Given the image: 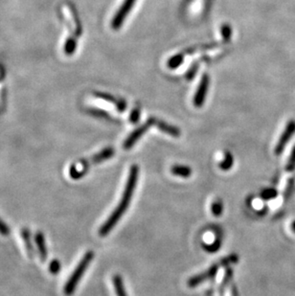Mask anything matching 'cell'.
<instances>
[{
	"label": "cell",
	"mask_w": 295,
	"mask_h": 296,
	"mask_svg": "<svg viewBox=\"0 0 295 296\" xmlns=\"http://www.w3.org/2000/svg\"><path fill=\"white\" fill-rule=\"evenodd\" d=\"M233 164V155L229 151H226L224 153L223 160L221 161V163H220V168H221L222 171H228V170H230L232 168Z\"/></svg>",
	"instance_id": "14"
},
{
	"label": "cell",
	"mask_w": 295,
	"mask_h": 296,
	"mask_svg": "<svg viewBox=\"0 0 295 296\" xmlns=\"http://www.w3.org/2000/svg\"><path fill=\"white\" fill-rule=\"evenodd\" d=\"M209 83V76L207 74L203 75L200 79L197 92H196V94L194 96V100H193L194 106L196 108H201L203 106L205 99H206V95H207Z\"/></svg>",
	"instance_id": "7"
},
{
	"label": "cell",
	"mask_w": 295,
	"mask_h": 296,
	"mask_svg": "<svg viewBox=\"0 0 295 296\" xmlns=\"http://www.w3.org/2000/svg\"><path fill=\"white\" fill-rule=\"evenodd\" d=\"M89 114L98 117V118H105V119H111V116L106 112V111H101V110H97V109H91L88 110Z\"/></svg>",
	"instance_id": "22"
},
{
	"label": "cell",
	"mask_w": 295,
	"mask_h": 296,
	"mask_svg": "<svg viewBox=\"0 0 295 296\" xmlns=\"http://www.w3.org/2000/svg\"><path fill=\"white\" fill-rule=\"evenodd\" d=\"M113 285H114V289H115L117 296H127V293L124 288L123 280H122L121 276L115 275L113 277Z\"/></svg>",
	"instance_id": "13"
},
{
	"label": "cell",
	"mask_w": 295,
	"mask_h": 296,
	"mask_svg": "<svg viewBox=\"0 0 295 296\" xmlns=\"http://www.w3.org/2000/svg\"><path fill=\"white\" fill-rule=\"evenodd\" d=\"M9 233H10L9 226L0 219V234L7 236V235H9Z\"/></svg>",
	"instance_id": "27"
},
{
	"label": "cell",
	"mask_w": 295,
	"mask_h": 296,
	"mask_svg": "<svg viewBox=\"0 0 295 296\" xmlns=\"http://www.w3.org/2000/svg\"><path fill=\"white\" fill-rule=\"evenodd\" d=\"M138 173L139 169L137 165H133L131 167L129 177L127 180V184L125 186L123 195L121 197V200L117 207L113 210L112 214L109 217L107 222H105L100 230H99V235L101 237H105L111 232V230L114 228V226L120 221V219L123 217L124 214L129 208L130 203L132 201L133 196L136 191V184H137V179H138Z\"/></svg>",
	"instance_id": "1"
},
{
	"label": "cell",
	"mask_w": 295,
	"mask_h": 296,
	"mask_svg": "<svg viewBox=\"0 0 295 296\" xmlns=\"http://www.w3.org/2000/svg\"><path fill=\"white\" fill-rule=\"evenodd\" d=\"M115 153V150L112 147H108V148L102 149L100 152L96 153L95 155L87 158V159H83V160L78 161L71 165L69 169V175L73 179H79L82 178L87 172L92 164H99L104 161L108 160L111 158Z\"/></svg>",
	"instance_id": "2"
},
{
	"label": "cell",
	"mask_w": 295,
	"mask_h": 296,
	"mask_svg": "<svg viewBox=\"0 0 295 296\" xmlns=\"http://www.w3.org/2000/svg\"><path fill=\"white\" fill-rule=\"evenodd\" d=\"M171 173L175 176L187 178V177L191 176L192 169L188 166H184V165H173L171 168Z\"/></svg>",
	"instance_id": "11"
},
{
	"label": "cell",
	"mask_w": 295,
	"mask_h": 296,
	"mask_svg": "<svg viewBox=\"0 0 295 296\" xmlns=\"http://www.w3.org/2000/svg\"><path fill=\"white\" fill-rule=\"evenodd\" d=\"M155 119L156 118H153V117H150L147 120V122L145 124H143L141 127L137 128L136 131H134L130 136L125 140L123 144V148L125 149H130L131 148H133L135 145H136V142L144 136L146 133H147L148 130L151 127V126H154L155 123Z\"/></svg>",
	"instance_id": "4"
},
{
	"label": "cell",
	"mask_w": 295,
	"mask_h": 296,
	"mask_svg": "<svg viewBox=\"0 0 295 296\" xmlns=\"http://www.w3.org/2000/svg\"><path fill=\"white\" fill-rule=\"evenodd\" d=\"M295 134V120H291L286 126V129L280 137L276 147H275V154L280 155L284 151V148L287 144L290 142L292 137Z\"/></svg>",
	"instance_id": "8"
},
{
	"label": "cell",
	"mask_w": 295,
	"mask_h": 296,
	"mask_svg": "<svg viewBox=\"0 0 295 296\" xmlns=\"http://www.w3.org/2000/svg\"><path fill=\"white\" fill-rule=\"evenodd\" d=\"M140 119V110L138 108H136L135 110H133L131 115H130V121L132 124H136Z\"/></svg>",
	"instance_id": "26"
},
{
	"label": "cell",
	"mask_w": 295,
	"mask_h": 296,
	"mask_svg": "<svg viewBox=\"0 0 295 296\" xmlns=\"http://www.w3.org/2000/svg\"><path fill=\"white\" fill-rule=\"evenodd\" d=\"M211 210H212V213L215 217H220L221 214H222V211H223V205H222V202H221L220 199H217L216 201H214L212 203V206H211Z\"/></svg>",
	"instance_id": "17"
},
{
	"label": "cell",
	"mask_w": 295,
	"mask_h": 296,
	"mask_svg": "<svg viewBox=\"0 0 295 296\" xmlns=\"http://www.w3.org/2000/svg\"><path fill=\"white\" fill-rule=\"evenodd\" d=\"M185 1H186V2H187V3H189V2H190V1H191V0H185Z\"/></svg>",
	"instance_id": "30"
},
{
	"label": "cell",
	"mask_w": 295,
	"mask_h": 296,
	"mask_svg": "<svg viewBox=\"0 0 295 296\" xmlns=\"http://www.w3.org/2000/svg\"><path fill=\"white\" fill-rule=\"evenodd\" d=\"M136 0H124L121 7L119 10L114 14L112 21H111V27L113 30H119L121 26L123 25L125 19L129 15L130 12L132 11L134 5L136 4Z\"/></svg>",
	"instance_id": "5"
},
{
	"label": "cell",
	"mask_w": 295,
	"mask_h": 296,
	"mask_svg": "<svg viewBox=\"0 0 295 296\" xmlns=\"http://www.w3.org/2000/svg\"><path fill=\"white\" fill-rule=\"evenodd\" d=\"M95 95L97 96V98L102 99V100H104V101H107V102H109V103H112V104H114L115 106L118 104V102H119V99L117 100L116 98H114L113 96H111L110 94H108V93H102V92H96L95 93Z\"/></svg>",
	"instance_id": "21"
},
{
	"label": "cell",
	"mask_w": 295,
	"mask_h": 296,
	"mask_svg": "<svg viewBox=\"0 0 295 296\" xmlns=\"http://www.w3.org/2000/svg\"><path fill=\"white\" fill-rule=\"evenodd\" d=\"M21 236H22V239L24 241L25 247H26L28 256L30 258H32L34 256V248H33V246L31 244V235H30L29 229L28 228H23L21 230Z\"/></svg>",
	"instance_id": "12"
},
{
	"label": "cell",
	"mask_w": 295,
	"mask_h": 296,
	"mask_svg": "<svg viewBox=\"0 0 295 296\" xmlns=\"http://www.w3.org/2000/svg\"><path fill=\"white\" fill-rule=\"evenodd\" d=\"M221 37L224 41H229L232 36V29L228 24H223L221 28Z\"/></svg>",
	"instance_id": "18"
},
{
	"label": "cell",
	"mask_w": 295,
	"mask_h": 296,
	"mask_svg": "<svg viewBox=\"0 0 295 296\" xmlns=\"http://www.w3.org/2000/svg\"><path fill=\"white\" fill-rule=\"evenodd\" d=\"M49 271L52 274H58L61 271V263L58 260H54L50 263Z\"/></svg>",
	"instance_id": "24"
},
{
	"label": "cell",
	"mask_w": 295,
	"mask_h": 296,
	"mask_svg": "<svg viewBox=\"0 0 295 296\" xmlns=\"http://www.w3.org/2000/svg\"><path fill=\"white\" fill-rule=\"evenodd\" d=\"M292 229H293V231L295 233V221L293 222V224H292Z\"/></svg>",
	"instance_id": "29"
},
{
	"label": "cell",
	"mask_w": 295,
	"mask_h": 296,
	"mask_svg": "<svg viewBox=\"0 0 295 296\" xmlns=\"http://www.w3.org/2000/svg\"><path fill=\"white\" fill-rule=\"evenodd\" d=\"M183 62H184L183 54H176L169 59L167 65L170 69H176L178 66H180L183 63Z\"/></svg>",
	"instance_id": "15"
},
{
	"label": "cell",
	"mask_w": 295,
	"mask_h": 296,
	"mask_svg": "<svg viewBox=\"0 0 295 296\" xmlns=\"http://www.w3.org/2000/svg\"><path fill=\"white\" fill-rule=\"evenodd\" d=\"M116 108L120 112H123L127 110V102L123 99H119V102L116 105Z\"/></svg>",
	"instance_id": "28"
},
{
	"label": "cell",
	"mask_w": 295,
	"mask_h": 296,
	"mask_svg": "<svg viewBox=\"0 0 295 296\" xmlns=\"http://www.w3.org/2000/svg\"><path fill=\"white\" fill-rule=\"evenodd\" d=\"M221 267H222V265H221V263L220 262V263L215 264L212 267H210L207 271H205V272H202V273H200L198 275H196V276H193L192 278L189 279L188 286L190 288H195V287H197L198 285L204 283L205 281H207L209 279H213L216 276L217 272H218L219 269Z\"/></svg>",
	"instance_id": "6"
},
{
	"label": "cell",
	"mask_w": 295,
	"mask_h": 296,
	"mask_svg": "<svg viewBox=\"0 0 295 296\" xmlns=\"http://www.w3.org/2000/svg\"><path fill=\"white\" fill-rule=\"evenodd\" d=\"M93 258H94L93 251H91V250L87 251L85 254V256L81 260V262L76 267L75 271L71 274V276L69 277V279L67 280L66 284L63 288V293H64L65 296H69L73 295L77 286L79 284V282L81 281V279L83 278L85 272L88 269V267H89L90 263L92 262Z\"/></svg>",
	"instance_id": "3"
},
{
	"label": "cell",
	"mask_w": 295,
	"mask_h": 296,
	"mask_svg": "<svg viewBox=\"0 0 295 296\" xmlns=\"http://www.w3.org/2000/svg\"><path fill=\"white\" fill-rule=\"evenodd\" d=\"M278 193L275 189H266L261 193V197L265 200H270L277 197Z\"/></svg>",
	"instance_id": "19"
},
{
	"label": "cell",
	"mask_w": 295,
	"mask_h": 296,
	"mask_svg": "<svg viewBox=\"0 0 295 296\" xmlns=\"http://www.w3.org/2000/svg\"><path fill=\"white\" fill-rule=\"evenodd\" d=\"M35 241L37 244V250L39 253V257H40V261L43 263L47 259V248H46V245H45V239H44V235L41 232H37L36 236H35Z\"/></svg>",
	"instance_id": "10"
},
{
	"label": "cell",
	"mask_w": 295,
	"mask_h": 296,
	"mask_svg": "<svg viewBox=\"0 0 295 296\" xmlns=\"http://www.w3.org/2000/svg\"><path fill=\"white\" fill-rule=\"evenodd\" d=\"M197 70H198V62H195L193 65H192V67L189 69V71L187 72V74H186V78L188 79V80H192L196 74H197Z\"/></svg>",
	"instance_id": "25"
},
{
	"label": "cell",
	"mask_w": 295,
	"mask_h": 296,
	"mask_svg": "<svg viewBox=\"0 0 295 296\" xmlns=\"http://www.w3.org/2000/svg\"><path fill=\"white\" fill-rule=\"evenodd\" d=\"M154 126H156L161 132L169 135V136H172V137H179L181 135V132L178 128L172 126L170 124L166 123L164 121H161L158 119H155V123Z\"/></svg>",
	"instance_id": "9"
},
{
	"label": "cell",
	"mask_w": 295,
	"mask_h": 296,
	"mask_svg": "<svg viewBox=\"0 0 295 296\" xmlns=\"http://www.w3.org/2000/svg\"><path fill=\"white\" fill-rule=\"evenodd\" d=\"M221 247V237H219V238H217L215 241H214V243L212 244V245H210V246H204V248H205V250L207 251V252H211V253H214V252H217Z\"/></svg>",
	"instance_id": "20"
},
{
	"label": "cell",
	"mask_w": 295,
	"mask_h": 296,
	"mask_svg": "<svg viewBox=\"0 0 295 296\" xmlns=\"http://www.w3.org/2000/svg\"><path fill=\"white\" fill-rule=\"evenodd\" d=\"M286 170L288 172H293V171H295V146L293 148L292 154H291L289 162H288V164L286 166Z\"/></svg>",
	"instance_id": "23"
},
{
	"label": "cell",
	"mask_w": 295,
	"mask_h": 296,
	"mask_svg": "<svg viewBox=\"0 0 295 296\" xmlns=\"http://www.w3.org/2000/svg\"><path fill=\"white\" fill-rule=\"evenodd\" d=\"M77 48V41L76 39L73 37H69L66 41H65V44H64V53L67 55V56H71L73 55Z\"/></svg>",
	"instance_id": "16"
}]
</instances>
